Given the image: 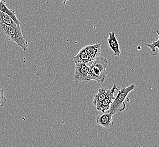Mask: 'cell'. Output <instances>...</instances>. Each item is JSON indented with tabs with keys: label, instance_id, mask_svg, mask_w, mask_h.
Segmentation results:
<instances>
[{
	"label": "cell",
	"instance_id": "6da1fadb",
	"mask_svg": "<svg viewBox=\"0 0 159 147\" xmlns=\"http://www.w3.org/2000/svg\"><path fill=\"white\" fill-rule=\"evenodd\" d=\"M0 35L8 41L15 42L24 51H27L28 43L23 35L20 26L13 27L0 22Z\"/></svg>",
	"mask_w": 159,
	"mask_h": 147
},
{
	"label": "cell",
	"instance_id": "5b68a950",
	"mask_svg": "<svg viewBox=\"0 0 159 147\" xmlns=\"http://www.w3.org/2000/svg\"><path fill=\"white\" fill-rule=\"evenodd\" d=\"M75 70L74 79L77 83L88 82L89 74L90 67L87 66L86 64L81 62H75Z\"/></svg>",
	"mask_w": 159,
	"mask_h": 147
},
{
	"label": "cell",
	"instance_id": "9a60e30c",
	"mask_svg": "<svg viewBox=\"0 0 159 147\" xmlns=\"http://www.w3.org/2000/svg\"><path fill=\"white\" fill-rule=\"evenodd\" d=\"M157 48H158V51H159V47H157Z\"/></svg>",
	"mask_w": 159,
	"mask_h": 147
},
{
	"label": "cell",
	"instance_id": "5bb4252c",
	"mask_svg": "<svg viewBox=\"0 0 159 147\" xmlns=\"http://www.w3.org/2000/svg\"><path fill=\"white\" fill-rule=\"evenodd\" d=\"M4 105H3V104H2L1 102H0V108H1V107H2Z\"/></svg>",
	"mask_w": 159,
	"mask_h": 147
},
{
	"label": "cell",
	"instance_id": "7c38bea8",
	"mask_svg": "<svg viewBox=\"0 0 159 147\" xmlns=\"http://www.w3.org/2000/svg\"><path fill=\"white\" fill-rule=\"evenodd\" d=\"M156 33L159 36V38L156 42H153L151 44H146V45L147 46L148 48L151 49V55L152 56H155L157 54V50L156 48H157V47L159 46V31L158 30H156Z\"/></svg>",
	"mask_w": 159,
	"mask_h": 147
},
{
	"label": "cell",
	"instance_id": "8992f818",
	"mask_svg": "<svg viewBox=\"0 0 159 147\" xmlns=\"http://www.w3.org/2000/svg\"><path fill=\"white\" fill-rule=\"evenodd\" d=\"M118 90L116 84H113L112 88L109 90V93L106 97V98L102 101V102L99 104V105L96 107V109L98 111H100L102 113L107 112L110 108L111 103L115 99L114 95H115V92L116 91H118Z\"/></svg>",
	"mask_w": 159,
	"mask_h": 147
},
{
	"label": "cell",
	"instance_id": "8fae6325",
	"mask_svg": "<svg viewBox=\"0 0 159 147\" xmlns=\"http://www.w3.org/2000/svg\"><path fill=\"white\" fill-rule=\"evenodd\" d=\"M0 22L3 24L11 26L13 27H17L20 26V24H17L11 16L6 13H3L0 11Z\"/></svg>",
	"mask_w": 159,
	"mask_h": 147
},
{
	"label": "cell",
	"instance_id": "ba28073f",
	"mask_svg": "<svg viewBox=\"0 0 159 147\" xmlns=\"http://www.w3.org/2000/svg\"><path fill=\"white\" fill-rule=\"evenodd\" d=\"M107 42L109 47L111 49V51H113L114 56L119 57L121 54V51L117 38H116L115 36V32L109 33V37L107 39Z\"/></svg>",
	"mask_w": 159,
	"mask_h": 147
},
{
	"label": "cell",
	"instance_id": "9c48e42d",
	"mask_svg": "<svg viewBox=\"0 0 159 147\" xmlns=\"http://www.w3.org/2000/svg\"><path fill=\"white\" fill-rule=\"evenodd\" d=\"M109 90L106 88H102L98 90V92L93 96V104L95 107H97L102 102V100L105 99L108 95Z\"/></svg>",
	"mask_w": 159,
	"mask_h": 147
},
{
	"label": "cell",
	"instance_id": "52a82bcc",
	"mask_svg": "<svg viewBox=\"0 0 159 147\" xmlns=\"http://www.w3.org/2000/svg\"><path fill=\"white\" fill-rule=\"evenodd\" d=\"M113 115V114L110 112L102 113L96 117V123L104 128H110L113 125V121L112 119Z\"/></svg>",
	"mask_w": 159,
	"mask_h": 147
},
{
	"label": "cell",
	"instance_id": "4fadbf2b",
	"mask_svg": "<svg viewBox=\"0 0 159 147\" xmlns=\"http://www.w3.org/2000/svg\"><path fill=\"white\" fill-rule=\"evenodd\" d=\"M5 90L3 88H0V102H1L3 105L7 103V99L4 96Z\"/></svg>",
	"mask_w": 159,
	"mask_h": 147
},
{
	"label": "cell",
	"instance_id": "3957f363",
	"mask_svg": "<svg viewBox=\"0 0 159 147\" xmlns=\"http://www.w3.org/2000/svg\"><path fill=\"white\" fill-rule=\"evenodd\" d=\"M100 47L101 43H96L93 45H88L84 47L77 55L74 57V62H81L84 64L92 62L100 55Z\"/></svg>",
	"mask_w": 159,
	"mask_h": 147
},
{
	"label": "cell",
	"instance_id": "7a4b0ae2",
	"mask_svg": "<svg viewBox=\"0 0 159 147\" xmlns=\"http://www.w3.org/2000/svg\"><path fill=\"white\" fill-rule=\"evenodd\" d=\"M108 66V61L106 58L99 57L92 62L89 69L88 79L95 80L100 83H103L107 78V68Z\"/></svg>",
	"mask_w": 159,
	"mask_h": 147
},
{
	"label": "cell",
	"instance_id": "30bf717a",
	"mask_svg": "<svg viewBox=\"0 0 159 147\" xmlns=\"http://www.w3.org/2000/svg\"><path fill=\"white\" fill-rule=\"evenodd\" d=\"M0 11L8 14L13 18V20L17 24H20L19 19H18V18L16 16V13L14 10L10 9L9 8L7 7L6 1L5 0H0Z\"/></svg>",
	"mask_w": 159,
	"mask_h": 147
},
{
	"label": "cell",
	"instance_id": "277c9868",
	"mask_svg": "<svg viewBox=\"0 0 159 147\" xmlns=\"http://www.w3.org/2000/svg\"><path fill=\"white\" fill-rule=\"evenodd\" d=\"M135 85L131 84L128 87H123L121 90H118L117 96L113 100L110 108L107 112L115 114L119 112H123L126 109V104L125 102L127 95L129 93L134 90Z\"/></svg>",
	"mask_w": 159,
	"mask_h": 147
}]
</instances>
